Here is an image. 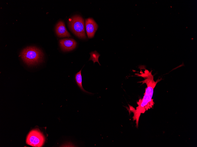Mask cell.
<instances>
[{"label":"cell","mask_w":197,"mask_h":147,"mask_svg":"<svg viewBox=\"0 0 197 147\" xmlns=\"http://www.w3.org/2000/svg\"><path fill=\"white\" fill-rule=\"evenodd\" d=\"M61 49L64 52L71 51L76 46L77 42L72 38H64L60 39L59 41Z\"/></svg>","instance_id":"cell-6"},{"label":"cell","mask_w":197,"mask_h":147,"mask_svg":"<svg viewBox=\"0 0 197 147\" xmlns=\"http://www.w3.org/2000/svg\"><path fill=\"white\" fill-rule=\"evenodd\" d=\"M90 57L89 60H92L94 64L96 62H97L100 65V64L98 61V58L100 56L99 54L96 50L94 51L91 52L90 53Z\"/></svg>","instance_id":"cell-9"},{"label":"cell","mask_w":197,"mask_h":147,"mask_svg":"<svg viewBox=\"0 0 197 147\" xmlns=\"http://www.w3.org/2000/svg\"><path fill=\"white\" fill-rule=\"evenodd\" d=\"M82 69L76 73L75 76V79L76 83L80 89L83 92L88 93H91L86 90L83 88L82 85V77L81 74Z\"/></svg>","instance_id":"cell-8"},{"label":"cell","mask_w":197,"mask_h":147,"mask_svg":"<svg viewBox=\"0 0 197 147\" xmlns=\"http://www.w3.org/2000/svg\"><path fill=\"white\" fill-rule=\"evenodd\" d=\"M56 35L60 38L70 37L71 35L68 32L65 27L64 22L59 21L57 24L55 28Z\"/></svg>","instance_id":"cell-7"},{"label":"cell","mask_w":197,"mask_h":147,"mask_svg":"<svg viewBox=\"0 0 197 147\" xmlns=\"http://www.w3.org/2000/svg\"><path fill=\"white\" fill-rule=\"evenodd\" d=\"M137 74L138 76L144 78V80L139 82L145 83L147 85L143 98L139 100L137 103L138 106L136 109H134L132 106H130L129 107L130 110L134 114L133 117V120L136 121V126H138L141 114H144L146 111L153 106L154 103L152 98L154 89L157 84L162 79H158L156 81H154L153 75L152 74V71H150L146 69H145L144 71H141L139 74Z\"/></svg>","instance_id":"cell-1"},{"label":"cell","mask_w":197,"mask_h":147,"mask_svg":"<svg viewBox=\"0 0 197 147\" xmlns=\"http://www.w3.org/2000/svg\"><path fill=\"white\" fill-rule=\"evenodd\" d=\"M23 62L29 66H35L44 60V54L40 48L35 46H27L23 49L20 53Z\"/></svg>","instance_id":"cell-2"},{"label":"cell","mask_w":197,"mask_h":147,"mask_svg":"<svg viewBox=\"0 0 197 147\" xmlns=\"http://www.w3.org/2000/svg\"><path fill=\"white\" fill-rule=\"evenodd\" d=\"M68 26L74 34L78 38L85 39V33L84 19L81 16L75 15L69 19Z\"/></svg>","instance_id":"cell-3"},{"label":"cell","mask_w":197,"mask_h":147,"mask_svg":"<svg viewBox=\"0 0 197 147\" xmlns=\"http://www.w3.org/2000/svg\"><path fill=\"white\" fill-rule=\"evenodd\" d=\"M45 139L43 134L39 130L35 129L31 131L28 134L26 143L35 147H41L43 145Z\"/></svg>","instance_id":"cell-4"},{"label":"cell","mask_w":197,"mask_h":147,"mask_svg":"<svg viewBox=\"0 0 197 147\" xmlns=\"http://www.w3.org/2000/svg\"><path fill=\"white\" fill-rule=\"evenodd\" d=\"M98 28V25L92 18H88L85 20V28L88 38L93 37Z\"/></svg>","instance_id":"cell-5"}]
</instances>
